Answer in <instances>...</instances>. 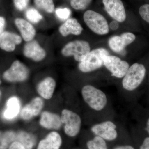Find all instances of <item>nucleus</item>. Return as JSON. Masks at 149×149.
<instances>
[{
    "mask_svg": "<svg viewBox=\"0 0 149 149\" xmlns=\"http://www.w3.org/2000/svg\"><path fill=\"white\" fill-rule=\"evenodd\" d=\"M55 13L56 16L59 19L63 20L69 19L71 13V10L67 8H57Z\"/></svg>",
    "mask_w": 149,
    "mask_h": 149,
    "instance_id": "bb28decb",
    "label": "nucleus"
},
{
    "mask_svg": "<svg viewBox=\"0 0 149 149\" xmlns=\"http://www.w3.org/2000/svg\"><path fill=\"white\" fill-rule=\"evenodd\" d=\"M29 74V70L27 67L20 61L16 60L3 72V77L8 83H22L27 80Z\"/></svg>",
    "mask_w": 149,
    "mask_h": 149,
    "instance_id": "20e7f679",
    "label": "nucleus"
},
{
    "mask_svg": "<svg viewBox=\"0 0 149 149\" xmlns=\"http://www.w3.org/2000/svg\"><path fill=\"white\" fill-rule=\"evenodd\" d=\"M83 29V27L76 19L70 18L60 26L58 31L62 36L66 37L70 35H80Z\"/></svg>",
    "mask_w": 149,
    "mask_h": 149,
    "instance_id": "6ab92c4d",
    "label": "nucleus"
},
{
    "mask_svg": "<svg viewBox=\"0 0 149 149\" xmlns=\"http://www.w3.org/2000/svg\"><path fill=\"white\" fill-rule=\"evenodd\" d=\"M62 142L60 135L56 131H52L40 141L37 149H59Z\"/></svg>",
    "mask_w": 149,
    "mask_h": 149,
    "instance_id": "aec40b11",
    "label": "nucleus"
},
{
    "mask_svg": "<svg viewBox=\"0 0 149 149\" xmlns=\"http://www.w3.org/2000/svg\"><path fill=\"white\" fill-rule=\"evenodd\" d=\"M29 0H13L14 5L17 10L22 11L27 8Z\"/></svg>",
    "mask_w": 149,
    "mask_h": 149,
    "instance_id": "c85d7f7f",
    "label": "nucleus"
},
{
    "mask_svg": "<svg viewBox=\"0 0 149 149\" xmlns=\"http://www.w3.org/2000/svg\"><path fill=\"white\" fill-rule=\"evenodd\" d=\"M20 35L11 31L5 30L0 35V49L6 52H13L17 46L22 42Z\"/></svg>",
    "mask_w": 149,
    "mask_h": 149,
    "instance_id": "f8f14e48",
    "label": "nucleus"
},
{
    "mask_svg": "<svg viewBox=\"0 0 149 149\" xmlns=\"http://www.w3.org/2000/svg\"><path fill=\"white\" fill-rule=\"evenodd\" d=\"M87 146L88 149H108L105 140L98 136L88 141Z\"/></svg>",
    "mask_w": 149,
    "mask_h": 149,
    "instance_id": "5701e85b",
    "label": "nucleus"
},
{
    "mask_svg": "<svg viewBox=\"0 0 149 149\" xmlns=\"http://www.w3.org/2000/svg\"><path fill=\"white\" fill-rule=\"evenodd\" d=\"M61 117L62 123L64 125L65 133L69 137L77 136L82 125V119L80 116L70 110L64 109L62 111Z\"/></svg>",
    "mask_w": 149,
    "mask_h": 149,
    "instance_id": "0eeeda50",
    "label": "nucleus"
},
{
    "mask_svg": "<svg viewBox=\"0 0 149 149\" xmlns=\"http://www.w3.org/2000/svg\"><path fill=\"white\" fill-rule=\"evenodd\" d=\"M6 24V19L4 17L0 16V35L5 30Z\"/></svg>",
    "mask_w": 149,
    "mask_h": 149,
    "instance_id": "c756f323",
    "label": "nucleus"
},
{
    "mask_svg": "<svg viewBox=\"0 0 149 149\" xmlns=\"http://www.w3.org/2000/svg\"><path fill=\"white\" fill-rule=\"evenodd\" d=\"M139 13L145 21L149 23V4H145L140 7Z\"/></svg>",
    "mask_w": 149,
    "mask_h": 149,
    "instance_id": "cd10ccee",
    "label": "nucleus"
},
{
    "mask_svg": "<svg viewBox=\"0 0 149 149\" xmlns=\"http://www.w3.org/2000/svg\"><path fill=\"white\" fill-rule=\"evenodd\" d=\"M136 39V36L131 32H125L120 36H114L110 38L109 45L114 52L120 53L125 49L126 46L131 44Z\"/></svg>",
    "mask_w": 149,
    "mask_h": 149,
    "instance_id": "2eb2a0df",
    "label": "nucleus"
},
{
    "mask_svg": "<svg viewBox=\"0 0 149 149\" xmlns=\"http://www.w3.org/2000/svg\"><path fill=\"white\" fill-rule=\"evenodd\" d=\"M9 149H26L18 141H14L12 143L8 148Z\"/></svg>",
    "mask_w": 149,
    "mask_h": 149,
    "instance_id": "7c9ffc66",
    "label": "nucleus"
},
{
    "mask_svg": "<svg viewBox=\"0 0 149 149\" xmlns=\"http://www.w3.org/2000/svg\"><path fill=\"white\" fill-rule=\"evenodd\" d=\"M17 133L12 130H0V149H7L10 144L16 141Z\"/></svg>",
    "mask_w": 149,
    "mask_h": 149,
    "instance_id": "4be33fe9",
    "label": "nucleus"
},
{
    "mask_svg": "<svg viewBox=\"0 0 149 149\" xmlns=\"http://www.w3.org/2000/svg\"><path fill=\"white\" fill-rule=\"evenodd\" d=\"M91 52L88 42L83 40H75L66 44L62 49L61 53L65 57L73 56L76 61L80 62Z\"/></svg>",
    "mask_w": 149,
    "mask_h": 149,
    "instance_id": "423d86ee",
    "label": "nucleus"
},
{
    "mask_svg": "<svg viewBox=\"0 0 149 149\" xmlns=\"http://www.w3.org/2000/svg\"><path fill=\"white\" fill-rule=\"evenodd\" d=\"M56 86V80L50 76L46 77L37 84L36 91L42 98L49 100L53 96Z\"/></svg>",
    "mask_w": 149,
    "mask_h": 149,
    "instance_id": "a211bd4d",
    "label": "nucleus"
},
{
    "mask_svg": "<svg viewBox=\"0 0 149 149\" xmlns=\"http://www.w3.org/2000/svg\"><path fill=\"white\" fill-rule=\"evenodd\" d=\"M140 149H149V137H146L144 139Z\"/></svg>",
    "mask_w": 149,
    "mask_h": 149,
    "instance_id": "2f4dec72",
    "label": "nucleus"
},
{
    "mask_svg": "<svg viewBox=\"0 0 149 149\" xmlns=\"http://www.w3.org/2000/svg\"><path fill=\"white\" fill-rule=\"evenodd\" d=\"M14 22L19 31L22 40L26 42L34 40L36 30L31 22L21 17H17L14 19Z\"/></svg>",
    "mask_w": 149,
    "mask_h": 149,
    "instance_id": "dca6fc26",
    "label": "nucleus"
},
{
    "mask_svg": "<svg viewBox=\"0 0 149 149\" xmlns=\"http://www.w3.org/2000/svg\"><path fill=\"white\" fill-rule=\"evenodd\" d=\"M36 138L31 133L22 131L17 133L16 141L21 143L26 149H32L36 143Z\"/></svg>",
    "mask_w": 149,
    "mask_h": 149,
    "instance_id": "412c9836",
    "label": "nucleus"
},
{
    "mask_svg": "<svg viewBox=\"0 0 149 149\" xmlns=\"http://www.w3.org/2000/svg\"><path fill=\"white\" fill-rule=\"evenodd\" d=\"M35 5L38 8L49 13L54 11L55 5L53 0H34Z\"/></svg>",
    "mask_w": 149,
    "mask_h": 149,
    "instance_id": "b1692460",
    "label": "nucleus"
},
{
    "mask_svg": "<svg viewBox=\"0 0 149 149\" xmlns=\"http://www.w3.org/2000/svg\"><path fill=\"white\" fill-rule=\"evenodd\" d=\"M44 105L43 98L41 97H35L22 109L19 114L20 117L25 121L31 120L41 113Z\"/></svg>",
    "mask_w": 149,
    "mask_h": 149,
    "instance_id": "9d476101",
    "label": "nucleus"
},
{
    "mask_svg": "<svg viewBox=\"0 0 149 149\" xmlns=\"http://www.w3.org/2000/svg\"><path fill=\"white\" fill-rule=\"evenodd\" d=\"M114 149H135L132 146L130 145H125V146H119L115 148Z\"/></svg>",
    "mask_w": 149,
    "mask_h": 149,
    "instance_id": "72a5a7b5",
    "label": "nucleus"
},
{
    "mask_svg": "<svg viewBox=\"0 0 149 149\" xmlns=\"http://www.w3.org/2000/svg\"><path fill=\"white\" fill-rule=\"evenodd\" d=\"M1 91H0V97H1Z\"/></svg>",
    "mask_w": 149,
    "mask_h": 149,
    "instance_id": "e433bc0d",
    "label": "nucleus"
},
{
    "mask_svg": "<svg viewBox=\"0 0 149 149\" xmlns=\"http://www.w3.org/2000/svg\"><path fill=\"white\" fill-rule=\"evenodd\" d=\"M39 124L41 127L50 130H58L62 125L61 116L48 111L42 112Z\"/></svg>",
    "mask_w": 149,
    "mask_h": 149,
    "instance_id": "f3484780",
    "label": "nucleus"
},
{
    "mask_svg": "<svg viewBox=\"0 0 149 149\" xmlns=\"http://www.w3.org/2000/svg\"><path fill=\"white\" fill-rule=\"evenodd\" d=\"M26 18L28 21L33 24H37L43 19L42 15L37 9L33 8H29L25 13Z\"/></svg>",
    "mask_w": 149,
    "mask_h": 149,
    "instance_id": "393cba45",
    "label": "nucleus"
},
{
    "mask_svg": "<svg viewBox=\"0 0 149 149\" xmlns=\"http://www.w3.org/2000/svg\"><path fill=\"white\" fill-rule=\"evenodd\" d=\"M117 126L111 120H106L93 125L91 130L96 136L104 140L112 141L117 138Z\"/></svg>",
    "mask_w": 149,
    "mask_h": 149,
    "instance_id": "1a4fd4ad",
    "label": "nucleus"
},
{
    "mask_svg": "<svg viewBox=\"0 0 149 149\" xmlns=\"http://www.w3.org/2000/svg\"><path fill=\"white\" fill-rule=\"evenodd\" d=\"M92 0H71L70 6L76 10H84L88 7Z\"/></svg>",
    "mask_w": 149,
    "mask_h": 149,
    "instance_id": "a878e982",
    "label": "nucleus"
},
{
    "mask_svg": "<svg viewBox=\"0 0 149 149\" xmlns=\"http://www.w3.org/2000/svg\"><path fill=\"white\" fill-rule=\"evenodd\" d=\"M104 66L105 67L113 77L123 78L129 68L128 63L121 60L118 57L107 55L104 58Z\"/></svg>",
    "mask_w": 149,
    "mask_h": 149,
    "instance_id": "6e6552de",
    "label": "nucleus"
},
{
    "mask_svg": "<svg viewBox=\"0 0 149 149\" xmlns=\"http://www.w3.org/2000/svg\"><path fill=\"white\" fill-rule=\"evenodd\" d=\"M85 24L93 32L99 35H105L109 32V26L106 18L95 11H86L83 15Z\"/></svg>",
    "mask_w": 149,
    "mask_h": 149,
    "instance_id": "39448f33",
    "label": "nucleus"
},
{
    "mask_svg": "<svg viewBox=\"0 0 149 149\" xmlns=\"http://www.w3.org/2000/svg\"><path fill=\"white\" fill-rule=\"evenodd\" d=\"M146 69L143 65L135 63L127 70L122 81L123 87L126 91H135L143 81Z\"/></svg>",
    "mask_w": 149,
    "mask_h": 149,
    "instance_id": "f03ea898",
    "label": "nucleus"
},
{
    "mask_svg": "<svg viewBox=\"0 0 149 149\" xmlns=\"http://www.w3.org/2000/svg\"><path fill=\"white\" fill-rule=\"evenodd\" d=\"M1 78H0V85H1Z\"/></svg>",
    "mask_w": 149,
    "mask_h": 149,
    "instance_id": "c9c22d12",
    "label": "nucleus"
},
{
    "mask_svg": "<svg viewBox=\"0 0 149 149\" xmlns=\"http://www.w3.org/2000/svg\"><path fill=\"white\" fill-rule=\"evenodd\" d=\"M107 55L108 52L104 48H98L91 51L85 58L79 63L78 69L84 73L95 71L104 66V57Z\"/></svg>",
    "mask_w": 149,
    "mask_h": 149,
    "instance_id": "7ed1b4c3",
    "label": "nucleus"
},
{
    "mask_svg": "<svg viewBox=\"0 0 149 149\" xmlns=\"http://www.w3.org/2000/svg\"><path fill=\"white\" fill-rule=\"evenodd\" d=\"M146 130L147 133H148L149 135V117L148 118L146 121Z\"/></svg>",
    "mask_w": 149,
    "mask_h": 149,
    "instance_id": "f704fd0d",
    "label": "nucleus"
},
{
    "mask_svg": "<svg viewBox=\"0 0 149 149\" xmlns=\"http://www.w3.org/2000/svg\"><path fill=\"white\" fill-rule=\"evenodd\" d=\"M21 108V102L18 97L11 96L7 100L5 107L2 113V117L7 121H12L20 114Z\"/></svg>",
    "mask_w": 149,
    "mask_h": 149,
    "instance_id": "4468645a",
    "label": "nucleus"
},
{
    "mask_svg": "<svg viewBox=\"0 0 149 149\" xmlns=\"http://www.w3.org/2000/svg\"><path fill=\"white\" fill-rule=\"evenodd\" d=\"M119 27V24L118 22L116 21H112L109 24V27L112 30H116Z\"/></svg>",
    "mask_w": 149,
    "mask_h": 149,
    "instance_id": "473e14b6",
    "label": "nucleus"
},
{
    "mask_svg": "<svg viewBox=\"0 0 149 149\" xmlns=\"http://www.w3.org/2000/svg\"><path fill=\"white\" fill-rule=\"evenodd\" d=\"M105 10L112 18L119 22L125 21L126 13L121 0H103Z\"/></svg>",
    "mask_w": 149,
    "mask_h": 149,
    "instance_id": "ddd939ff",
    "label": "nucleus"
},
{
    "mask_svg": "<svg viewBox=\"0 0 149 149\" xmlns=\"http://www.w3.org/2000/svg\"><path fill=\"white\" fill-rule=\"evenodd\" d=\"M23 54L25 57L36 62L42 61L47 55L45 49L37 41L34 40L25 44Z\"/></svg>",
    "mask_w": 149,
    "mask_h": 149,
    "instance_id": "9b49d317",
    "label": "nucleus"
},
{
    "mask_svg": "<svg viewBox=\"0 0 149 149\" xmlns=\"http://www.w3.org/2000/svg\"><path fill=\"white\" fill-rule=\"evenodd\" d=\"M81 93L84 101L92 109L101 111L106 106L107 95L100 89L93 85H85L81 89Z\"/></svg>",
    "mask_w": 149,
    "mask_h": 149,
    "instance_id": "f257e3e1",
    "label": "nucleus"
}]
</instances>
